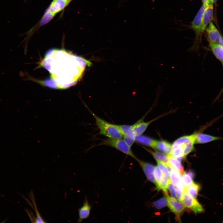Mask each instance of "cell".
<instances>
[{"label":"cell","instance_id":"obj_15","mask_svg":"<svg viewBox=\"0 0 223 223\" xmlns=\"http://www.w3.org/2000/svg\"><path fill=\"white\" fill-rule=\"evenodd\" d=\"M153 120L145 122L142 120H140L131 125V130L136 136L141 135L146 130L149 125Z\"/></svg>","mask_w":223,"mask_h":223},{"label":"cell","instance_id":"obj_12","mask_svg":"<svg viewBox=\"0 0 223 223\" xmlns=\"http://www.w3.org/2000/svg\"><path fill=\"white\" fill-rule=\"evenodd\" d=\"M91 207V205L89 203L86 196L83 205L78 210L79 218L77 222L81 223L84 220L89 217L90 215Z\"/></svg>","mask_w":223,"mask_h":223},{"label":"cell","instance_id":"obj_6","mask_svg":"<svg viewBox=\"0 0 223 223\" xmlns=\"http://www.w3.org/2000/svg\"><path fill=\"white\" fill-rule=\"evenodd\" d=\"M207 6L203 4L202 6L191 23V28L195 32L196 40L199 39L202 33L201 30L203 16Z\"/></svg>","mask_w":223,"mask_h":223},{"label":"cell","instance_id":"obj_9","mask_svg":"<svg viewBox=\"0 0 223 223\" xmlns=\"http://www.w3.org/2000/svg\"><path fill=\"white\" fill-rule=\"evenodd\" d=\"M206 30L209 42H220L222 37L212 23H210Z\"/></svg>","mask_w":223,"mask_h":223},{"label":"cell","instance_id":"obj_31","mask_svg":"<svg viewBox=\"0 0 223 223\" xmlns=\"http://www.w3.org/2000/svg\"><path fill=\"white\" fill-rule=\"evenodd\" d=\"M176 197L181 201L183 192L180 190L177 187L175 186Z\"/></svg>","mask_w":223,"mask_h":223},{"label":"cell","instance_id":"obj_14","mask_svg":"<svg viewBox=\"0 0 223 223\" xmlns=\"http://www.w3.org/2000/svg\"><path fill=\"white\" fill-rule=\"evenodd\" d=\"M172 146V145L167 141L155 140L152 147L168 156L171 152Z\"/></svg>","mask_w":223,"mask_h":223},{"label":"cell","instance_id":"obj_28","mask_svg":"<svg viewBox=\"0 0 223 223\" xmlns=\"http://www.w3.org/2000/svg\"><path fill=\"white\" fill-rule=\"evenodd\" d=\"M156 160L158 166L161 170L162 173L164 174L167 177L170 178L169 172L166 164L161 161Z\"/></svg>","mask_w":223,"mask_h":223},{"label":"cell","instance_id":"obj_8","mask_svg":"<svg viewBox=\"0 0 223 223\" xmlns=\"http://www.w3.org/2000/svg\"><path fill=\"white\" fill-rule=\"evenodd\" d=\"M169 175L170 180L173 184L183 192L185 187L182 183L181 173L173 167L169 172Z\"/></svg>","mask_w":223,"mask_h":223},{"label":"cell","instance_id":"obj_23","mask_svg":"<svg viewBox=\"0 0 223 223\" xmlns=\"http://www.w3.org/2000/svg\"><path fill=\"white\" fill-rule=\"evenodd\" d=\"M170 181V178L163 174L160 182L158 187L156 188V189L158 190H161L165 194H168V186Z\"/></svg>","mask_w":223,"mask_h":223},{"label":"cell","instance_id":"obj_27","mask_svg":"<svg viewBox=\"0 0 223 223\" xmlns=\"http://www.w3.org/2000/svg\"><path fill=\"white\" fill-rule=\"evenodd\" d=\"M168 201L165 195L164 197L153 202L154 206L158 209L162 208L167 205Z\"/></svg>","mask_w":223,"mask_h":223},{"label":"cell","instance_id":"obj_25","mask_svg":"<svg viewBox=\"0 0 223 223\" xmlns=\"http://www.w3.org/2000/svg\"><path fill=\"white\" fill-rule=\"evenodd\" d=\"M171 165L179 171L181 174L183 172L184 168L180 161L177 159L168 156Z\"/></svg>","mask_w":223,"mask_h":223},{"label":"cell","instance_id":"obj_35","mask_svg":"<svg viewBox=\"0 0 223 223\" xmlns=\"http://www.w3.org/2000/svg\"><path fill=\"white\" fill-rule=\"evenodd\" d=\"M217 0H210L211 2L213 4L215 3Z\"/></svg>","mask_w":223,"mask_h":223},{"label":"cell","instance_id":"obj_13","mask_svg":"<svg viewBox=\"0 0 223 223\" xmlns=\"http://www.w3.org/2000/svg\"><path fill=\"white\" fill-rule=\"evenodd\" d=\"M220 140H223V138L198 132L196 136L195 144H204Z\"/></svg>","mask_w":223,"mask_h":223},{"label":"cell","instance_id":"obj_36","mask_svg":"<svg viewBox=\"0 0 223 223\" xmlns=\"http://www.w3.org/2000/svg\"><path fill=\"white\" fill-rule=\"evenodd\" d=\"M68 2L69 3L72 0H65Z\"/></svg>","mask_w":223,"mask_h":223},{"label":"cell","instance_id":"obj_7","mask_svg":"<svg viewBox=\"0 0 223 223\" xmlns=\"http://www.w3.org/2000/svg\"><path fill=\"white\" fill-rule=\"evenodd\" d=\"M55 15L52 11L49 6L45 11L44 15L39 21L26 33L27 35V37H29L32 34V33L40 27L46 24L50 21Z\"/></svg>","mask_w":223,"mask_h":223},{"label":"cell","instance_id":"obj_29","mask_svg":"<svg viewBox=\"0 0 223 223\" xmlns=\"http://www.w3.org/2000/svg\"><path fill=\"white\" fill-rule=\"evenodd\" d=\"M116 125L123 136L130 130L132 128L131 125Z\"/></svg>","mask_w":223,"mask_h":223},{"label":"cell","instance_id":"obj_32","mask_svg":"<svg viewBox=\"0 0 223 223\" xmlns=\"http://www.w3.org/2000/svg\"><path fill=\"white\" fill-rule=\"evenodd\" d=\"M203 4L208 5L210 2V0H202Z\"/></svg>","mask_w":223,"mask_h":223},{"label":"cell","instance_id":"obj_20","mask_svg":"<svg viewBox=\"0 0 223 223\" xmlns=\"http://www.w3.org/2000/svg\"><path fill=\"white\" fill-rule=\"evenodd\" d=\"M155 140L144 135H140L135 137V142L141 144L152 147Z\"/></svg>","mask_w":223,"mask_h":223},{"label":"cell","instance_id":"obj_24","mask_svg":"<svg viewBox=\"0 0 223 223\" xmlns=\"http://www.w3.org/2000/svg\"><path fill=\"white\" fill-rule=\"evenodd\" d=\"M136 136L131 129L123 136V139L126 144L131 147L135 142Z\"/></svg>","mask_w":223,"mask_h":223},{"label":"cell","instance_id":"obj_34","mask_svg":"<svg viewBox=\"0 0 223 223\" xmlns=\"http://www.w3.org/2000/svg\"><path fill=\"white\" fill-rule=\"evenodd\" d=\"M219 44H221V45H222L223 46V37H222V39H221L220 42Z\"/></svg>","mask_w":223,"mask_h":223},{"label":"cell","instance_id":"obj_21","mask_svg":"<svg viewBox=\"0 0 223 223\" xmlns=\"http://www.w3.org/2000/svg\"><path fill=\"white\" fill-rule=\"evenodd\" d=\"M146 149L152 155L156 160L162 161L166 164L167 166L171 165L168 156H167L164 154L157 151L153 152L151 150Z\"/></svg>","mask_w":223,"mask_h":223},{"label":"cell","instance_id":"obj_10","mask_svg":"<svg viewBox=\"0 0 223 223\" xmlns=\"http://www.w3.org/2000/svg\"><path fill=\"white\" fill-rule=\"evenodd\" d=\"M138 163L145 173L147 179L156 185V183L153 174L154 167L151 164L143 161L138 158L136 160Z\"/></svg>","mask_w":223,"mask_h":223},{"label":"cell","instance_id":"obj_26","mask_svg":"<svg viewBox=\"0 0 223 223\" xmlns=\"http://www.w3.org/2000/svg\"><path fill=\"white\" fill-rule=\"evenodd\" d=\"M153 173L157 187L160 182L163 174L159 167L157 166L154 167Z\"/></svg>","mask_w":223,"mask_h":223},{"label":"cell","instance_id":"obj_3","mask_svg":"<svg viewBox=\"0 0 223 223\" xmlns=\"http://www.w3.org/2000/svg\"><path fill=\"white\" fill-rule=\"evenodd\" d=\"M105 145L111 146L129 155L136 160L137 158L134 155L130 147L124 139L121 138H108L104 140L96 146Z\"/></svg>","mask_w":223,"mask_h":223},{"label":"cell","instance_id":"obj_22","mask_svg":"<svg viewBox=\"0 0 223 223\" xmlns=\"http://www.w3.org/2000/svg\"><path fill=\"white\" fill-rule=\"evenodd\" d=\"M29 196L31 200L33 203L34 205V210L35 211L36 213V217L35 218L34 222L36 223H45L46 222L42 218V217L41 216L40 213L38 212L36 203L35 201V200L34 196V195L33 194V192L31 191L30 193L29 194Z\"/></svg>","mask_w":223,"mask_h":223},{"label":"cell","instance_id":"obj_5","mask_svg":"<svg viewBox=\"0 0 223 223\" xmlns=\"http://www.w3.org/2000/svg\"><path fill=\"white\" fill-rule=\"evenodd\" d=\"M168 201L167 205L171 211L173 212L176 216V219L178 222L180 221L181 213L185 208V207L181 201L174 197L169 196L168 194L165 195Z\"/></svg>","mask_w":223,"mask_h":223},{"label":"cell","instance_id":"obj_2","mask_svg":"<svg viewBox=\"0 0 223 223\" xmlns=\"http://www.w3.org/2000/svg\"><path fill=\"white\" fill-rule=\"evenodd\" d=\"M89 110L94 117L96 124L99 129L101 134L110 138H123V135L116 125L112 124L96 116L90 110Z\"/></svg>","mask_w":223,"mask_h":223},{"label":"cell","instance_id":"obj_16","mask_svg":"<svg viewBox=\"0 0 223 223\" xmlns=\"http://www.w3.org/2000/svg\"><path fill=\"white\" fill-rule=\"evenodd\" d=\"M69 4L65 0H53L49 6L56 15L64 10Z\"/></svg>","mask_w":223,"mask_h":223},{"label":"cell","instance_id":"obj_1","mask_svg":"<svg viewBox=\"0 0 223 223\" xmlns=\"http://www.w3.org/2000/svg\"><path fill=\"white\" fill-rule=\"evenodd\" d=\"M47 55L52 58L46 68L51 74L52 78L57 84V87L65 88L76 83L81 76L89 61L65 51L54 50L49 52Z\"/></svg>","mask_w":223,"mask_h":223},{"label":"cell","instance_id":"obj_37","mask_svg":"<svg viewBox=\"0 0 223 223\" xmlns=\"http://www.w3.org/2000/svg\"><path fill=\"white\" fill-rule=\"evenodd\" d=\"M222 63H223L222 64H223V62Z\"/></svg>","mask_w":223,"mask_h":223},{"label":"cell","instance_id":"obj_4","mask_svg":"<svg viewBox=\"0 0 223 223\" xmlns=\"http://www.w3.org/2000/svg\"><path fill=\"white\" fill-rule=\"evenodd\" d=\"M181 201L185 207L188 208L195 213H200L204 211L202 206L196 199L194 198L184 191Z\"/></svg>","mask_w":223,"mask_h":223},{"label":"cell","instance_id":"obj_30","mask_svg":"<svg viewBox=\"0 0 223 223\" xmlns=\"http://www.w3.org/2000/svg\"><path fill=\"white\" fill-rule=\"evenodd\" d=\"M168 189L172 197L175 198L176 197V192L173 185L171 183L170 180L168 183Z\"/></svg>","mask_w":223,"mask_h":223},{"label":"cell","instance_id":"obj_19","mask_svg":"<svg viewBox=\"0 0 223 223\" xmlns=\"http://www.w3.org/2000/svg\"><path fill=\"white\" fill-rule=\"evenodd\" d=\"M182 174V182L185 188L194 182L193 179L195 176V174L191 170H189L187 172H183Z\"/></svg>","mask_w":223,"mask_h":223},{"label":"cell","instance_id":"obj_33","mask_svg":"<svg viewBox=\"0 0 223 223\" xmlns=\"http://www.w3.org/2000/svg\"><path fill=\"white\" fill-rule=\"evenodd\" d=\"M223 92V87L222 88V89L221 90L220 92V93H219V94H218V96H217L216 98L215 99V100H217V99H218L220 97V96H221V94Z\"/></svg>","mask_w":223,"mask_h":223},{"label":"cell","instance_id":"obj_18","mask_svg":"<svg viewBox=\"0 0 223 223\" xmlns=\"http://www.w3.org/2000/svg\"><path fill=\"white\" fill-rule=\"evenodd\" d=\"M200 189V185L193 182L188 186L185 187L184 191H186L192 198L196 199Z\"/></svg>","mask_w":223,"mask_h":223},{"label":"cell","instance_id":"obj_11","mask_svg":"<svg viewBox=\"0 0 223 223\" xmlns=\"http://www.w3.org/2000/svg\"><path fill=\"white\" fill-rule=\"evenodd\" d=\"M213 4L211 2L208 5L204 12L202 21L201 33L203 32L208 25L210 23L213 18Z\"/></svg>","mask_w":223,"mask_h":223},{"label":"cell","instance_id":"obj_17","mask_svg":"<svg viewBox=\"0 0 223 223\" xmlns=\"http://www.w3.org/2000/svg\"><path fill=\"white\" fill-rule=\"evenodd\" d=\"M209 45L215 56L223 62V46L218 43L209 42Z\"/></svg>","mask_w":223,"mask_h":223}]
</instances>
